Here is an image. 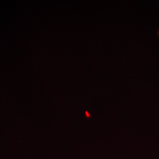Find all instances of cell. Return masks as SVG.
Segmentation results:
<instances>
[{
    "label": "cell",
    "mask_w": 159,
    "mask_h": 159,
    "mask_svg": "<svg viewBox=\"0 0 159 159\" xmlns=\"http://www.w3.org/2000/svg\"><path fill=\"white\" fill-rule=\"evenodd\" d=\"M157 37H158L159 40V28H158V30H157Z\"/></svg>",
    "instance_id": "6da1fadb"
}]
</instances>
